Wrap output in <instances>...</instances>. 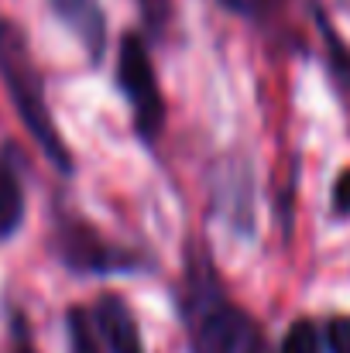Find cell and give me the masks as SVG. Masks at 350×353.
Masks as SVG:
<instances>
[{"label": "cell", "instance_id": "1", "mask_svg": "<svg viewBox=\"0 0 350 353\" xmlns=\"http://www.w3.org/2000/svg\"><path fill=\"white\" fill-rule=\"evenodd\" d=\"M172 305L189 353H275L261 319L231 295L206 236L189 234L182 240Z\"/></svg>", "mask_w": 350, "mask_h": 353}, {"label": "cell", "instance_id": "2", "mask_svg": "<svg viewBox=\"0 0 350 353\" xmlns=\"http://www.w3.org/2000/svg\"><path fill=\"white\" fill-rule=\"evenodd\" d=\"M0 86L14 107V114L21 120L24 134L35 141V148L41 151V158L62 175L72 179L76 175V158L69 141L59 130V120L52 114L48 103V86H45V72L35 59L31 38L28 31L14 21V17H0Z\"/></svg>", "mask_w": 350, "mask_h": 353}, {"label": "cell", "instance_id": "3", "mask_svg": "<svg viewBox=\"0 0 350 353\" xmlns=\"http://www.w3.org/2000/svg\"><path fill=\"white\" fill-rule=\"evenodd\" d=\"M48 254L55 264L72 278H134L151 274L155 257L141 247L120 243L104 227H97L90 216H83L76 206L55 203L48 216Z\"/></svg>", "mask_w": 350, "mask_h": 353}, {"label": "cell", "instance_id": "4", "mask_svg": "<svg viewBox=\"0 0 350 353\" xmlns=\"http://www.w3.org/2000/svg\"><path fill=\"white\" fill-rule=\"evenodd\" d=\"M114 86L127 107L134 141L141 148L155 151L165 137V127H168V103H165L155 55H151V38L141 28H127L117 38Z\"/></svg>", "mask_w": 350, "mask_h": 353}, {"label": "cell", "instance_id": "5", "mask_svg": "<svg viewBox=\"0 0 350 353\" xmlns=\"http://www.w3.org/2000/svg\"><path fill=\"white\" fill-rule=\"evenodd\" d=\"M52 17L79 41V48L86 52L90 65H104L107 48H110V17L104 0H45Z\"/></svg>", "mask_w": 350, "mask_h": 353}, {"label": "cell", "instance_id": "6", "mask_svg": "<svg viewBox=\"0 0 350 353\" xmlns=\"http://www.w3.org/2000/svg\"><path fill=\"white\" fill-rule=\"evenodd\" d=\"M90 316L107 353H148L141 323L120 292H100L90 305Z\"/></svg>", "mask_w": 350, "mask_h": 353}, {"label": "cell", "instance_id": "7", "mask_svg": "<svg viewBox=\"0 0 350 353\" xmlns=\"http://www.w3.org/2000/svg\"><path fill=\"white\" fill-rule=\"evenodd\" d=\"M28 220V158L17 141L0 144V247Z\"/></svg>", "mask_w": 350, "mask_h": 353}, {"label": "cell", "instance_id": "8", "mask_svg": "<svg viewBox=\"0 0 350 353\" xmlns=\"http://www.w3.org/2000/svg\"><path fill=\"white\" fill-rule=\"evenodd\" d=\"M309 10H313V21H316V31L323 38V65H327V76L333 83V90L340 97H350V45L344 41V34L337 31V24L330 21V14L309 0Z\"/></svg>", "mask_w": 350, "mask_h": 353}, {"label": "cell", "instance_id": "9", "mask_svg": "<svg viewBox=\"0 0 350 353\" xmlns=\"http://www.w3.org/2000/svg\"><path fill=\"white\" fill-rule=\"evenodd\" d=\"M275 353H330L327 350V326L316 316H295L282 340L275 343Z\"/></svg>", "mask_w": 350, "mask_h": 353}, {"label": "cell", "instance_id": "10", "mask_svg": "<svg viewBox=\"0 0 350 353\" xmlns=\"http://www.w3.org/2000/svg\"><path fill=\"white\" fill-rule=\"evenodd\" d=\"M231 17L247 21L251 28H261V31H271L285 21L289 14V0H217Z\"/></svg>", "mask_w": 350, "mask_h": 353}, {"label": "cell", "instance_id": "11", "mask_svg": "<svg viewBox=\"0 0 350 353\" xmlns=\"http://www.w3.org/2000/svg\"><path fill=\"white\" fill-rule=\"evenodd\" d=\"M66 340H69V353H107L100 343L97 326H93L90 305H69L66 309Z\"/></svg>", "mask_w": 350, "mask_h": 353}, {"label": "cell", "instance_id": "12", "mask_svg": "<svg viewBox=\"0 0 350 353\" xmlns=\"http://www.w3.org/2000/svg\"><path fill=\"white\" fill-rule=\"evenodd\" d=\"M141 24L148 38H162L172 24V0H137Z\"/></svg>", "mask_w": 350, "mask_h": 353}, {"label": "cell", "instance_id": "13", "mask_svg": "<svg viewBox=\"0 0 350 353\" xmlns=\"http://www.w3.org/2000/svg\"><path fill=\"white\" fill-rule=\"evenodd\" d=\"M7 353H38L31 323L21 309H10V316H7Z\"/></svg>", "mask_w": 350, "mask_h": 353}, {"label": "cell", "instance_id": "14", "mask_svg": "<svg viewBox=\"0 0 350 353\" xmlns=\"http://www.w3.org/2000/svg\"><path fill=\"white\" fill-rule=\"evenodd\" d=\"M330 220L347 223L350 220V165H344L330 185Z\"/></svg>", "mask_w": 350, "mask_h": 353}, {"label": "cell", "instance_id": "15", "mask_svg": "<svg viewBox=\"0 0 350 353\" xmlns=\"http://www.w3.org/2000/svg\"><path fill=\"white\" fill-rule=\"evenodd\" d=\"M327 326V350L330 353H350V312H333L323 319Z\"/></svg>", "mask_w": 350, "mask_h": 353}]
</instances>
